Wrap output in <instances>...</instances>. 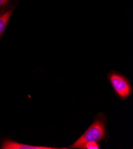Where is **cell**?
I'll list each match as a JSON object with an SVG mask.
<instances>
[{
  "label": "cell",
  "instance_id": "obj_5",
  "mask_svg": "<svg viewBox=\"0 0 133 149\" xmlns=\"http://www.w3.org/2000/svg\"><path fill=\"white\" fill-rule=\"evenodd\" d=\"M84 148L87 149H99V146L96 142H89L87 143L85 146Z\"/></svg>",
  "mask_w": 133,
  "mask_h": 149
},
{
  "label": "cell",
  "instance_id": "obj_6",
  "mask_svg": "<svg viewBox=\"0 0 133 149\" xmlns=\"http://www.w3.org/2000/svg\"><path fill=\"white\" fill-rule=\"evenodd\" d=\"M8 1L9 0H0V8L6 6Z\"/></svg>",
  "mask_w": 133,
  "mask_h": 149
},
{
  "label": "cell",
  "instance_id": "obj_3",
  "mask_svg": "<svg viewBox=\"0 0 133 149\" xmlns=\"http://www.w3.org/2000/svg\"><path fill=\"white\" fill-rule=\"evenodd\" d=\"M3 149H57L59 148H54L50 147L43 146H33L24 144L18 143L10 140L4 141L1 146Z\"/></svg>",
  "mask_w": 133,
  "mask_h": 149
},
{
  "label": "cell",
  "instance_id": "obj_2",
  "mask_svg": "<svg viewBox=\"0 0 133 149\" xmlns=\"http://www.w3.org/2000/svg\"><path fill=\"white\" fill-rule=\"evenodd\" d=\"M109 80L114 91L121 99H125L129 96L131 93V86L125 77L113 72L109 76Z\"/></svg>",
  "mask_w": 133,
  "mask_h": 149
},
{
  "label": "cell",
  "instance_id": "obj_4",
  "mask_svg": "<svg viewBox=\"0 0 133 149\" xmlns=\"http://www.w3.org/2000/svg\"><path fill=\"white\" fill-rule=\"evenodd\" d=\"M12 13V10H9L0 14V36L4 31L9 19Z\"/></svg>",
  "mask_w": 133,
  "mask_h": 149
},
{
  "label": "cell",
  "instance_id": "obj_1",
  "mask_svg": "<svg viewBox=\"0 0 133 149\" xmlns=\"http://www.w3.org/2000/svg\"><path fill=\"white\" fill-rule=\"evenodd\" d=\"M105 126L101 120L95 121L84 134L71 146L73 148H84L89 142H98L105 138Z\"/></svg>",
  "mask_w": 133,
  "mask_h": 149
}]
</instances>
